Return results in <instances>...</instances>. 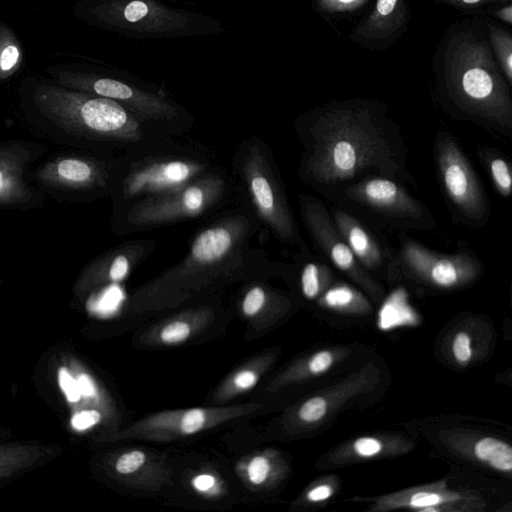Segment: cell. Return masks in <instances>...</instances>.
Wrapping results in <instances>:
<instances>
[{
	"instance_id": "cell-1",
	"label": "cell",
	"mask_w": 512,
	"mask_h": 512,
	"mask_svg": "<svg viewBox=\"0 0 512 512\" xmlns=\"http://www.w3.org/2000/svg\"><path fill=\"white\" fill-rule=\"evenodd\" d=\"M300 181L327 199L367 176L416 186L407 168L408 147L399 126L383 110L343 104L300 116Z\"/></svg>"
},
{
	"instance_id": "cell-2",
	"label": "cell",
	"mask_w": 512,
	"mask_h": 512,
	"mask_svg": "<svg viewBox=\"0 0 512 512\" xmlns=\"http://www.w3.org/2000/svg\"><path fill=\"white\" fill-rule=\"evenodd\" d=\"M203 220L185 256L133 291L129 311L158 312L228 285L282 277L284 262L251 246L260 226L246 205L238 201Z\"/></svg>"
},
{
	"instance_id": "cell-3",
	"label": "cell",
	"mask_w": 512,
	"mask_h": 512,
	"mask_svg": "<svg viewBox=\"0 0 512 512\" xmlns=\"http://www.w3.org/2000/svg\"><path fill=\"white\" fill-rule=\"evenodd\" d=\"M24 108L37 133L79 150L125 155L172 137L116 101L61 85L36 84Z\"/></svg>"
},
{
	"instance_id": "cell-4",
	"label": "cell",
	"mask_w": 512,
	"mask_h": 512,
	"mask_svg": "<svg viewBox=\"0 0 512 512\" xmlns=\"http://www.w3.org/2000/svg\"><path fill=\"white\" fill-rule=\"evenodd\" d=\"M222 166L208 146L170 137L122 156L110 199L111 213L127 206L176 191Z\"/></svg>"
},
{
	"instance_id": "cell-5",
	"label": "cell",
	"mask_w": 512,
	"mask_h": 512,
	"mask_svg": "<svg viewBox=\"0 0 512 512\" xmlns=\"http://www.w3.org/2000/svg\"><path fill=\"white\" fill-rule=\"evenodd\" d=\"M238 201L281 245L308 249L290 206L284 181L269 145L258 136L242 140L231 158Z\"/></svg>"
},
{
	"instance_id": "cell-6",
	"label": "cell",
	"mask_w": 512,
	"mask_h": 512,
	"mask_svg": "<svg viewBox=\"0 0 512 512\" xmlns=\"http://www.w3.org/2000/svg\"><path fill=\"white\" fill-rule=\"evenodd\" d=\"M236 202L238 196L231 173L220 166L176 191L111 213L109 226L115 235L126 236L203 219Z\"/></svg>"
},
{
	"instance_id": "cell-7",
	"label": "cell",
	"mask_w": 512,
	"mask_h": 512,
	"mask_svg": "<svg viewBox=\"0 0 512 512\" xmlns=\"http://www.w3.org/2000/svg\"><path fill=\"white\" fill-rule=\"evenodd\" d=\"M328 200L373 226L400 233L433 231L437 227L431 210L403 183L381 176L364 177Z\"/></svg>"
},
{
	"instance_id": "cell-8",
	"label": "cell",
	"mask_w": 512,
	"mask_h": 512,
	"mask_svg": "<svg viewBox=\"0 0 512 512\" xmlns=\"http://www.w3.org/2000/svg\"><path fill=\"white\" fill-rule=\"evenodd\" d=\"M123 155L79 150L53 155L31 167L27 178L58 202L109 198Z\"/></svg>"
},
{
	"instance_id": "cell-9",
	"label": "cell",
	"mask_w": 512,
	"mask_h": 512,
	"mask_svg": "<svg viewBox=\"0 0 512 512\" xmlns=\"http://www.w3.org/2000/svg\"><path fill=\"white\" fill-rule=\"evenodd\" d=\"M484 271L483 262L464 242L453 253H443L400 233L398 245H391L386 277L436 290H453L471 284Z\"/></svg>"
},
{
	"instance_id": "cell-10",
	"label": "cell",
	"mask_w": 512,
	"mask_h": 512,
	"mask_svg": "<svg viewBox=\"0 0 512 512\" xmlns=\"http://www.w3.org/2000/svg\"><path fill=\"white\" fill-rule=\"evenodd\" d=\"M436 176L446 206L455 223L481 229L490 220V201L456 137L439 130L434 140Z\"/></svg>"
},
{
	"instance_id": "cell-11",
	"label": "cell",
	"mask_w": 512,
	"mask_h": 512,
	"mask_svg": "<svg viewBox=\"0 0 512 512\" xmlns=\"http://www.w3.org/2000/svg\"><path fill=\"white\" fill-rule=\"evenodd\" d=\"M57 81L63 87L116 101L168 136H184L194 123L184 108L162 92L143 89L119 79L75 72L58 73Z\"/></svg>"
},
{
	"instance_id": "cell-12",
	"label": "cell",
	"mask_w": 512,
	"mask_h": 512,
	"mask_svg": "<svg viewBox=\"0 0 512 512\" xmlns=\"http://www.w3.org/2000/svg\"><path fill=\"white\" fill-rule=\"evenodd\" d=\"M262 408L264 405L261 403H242L164 410L145 416L127 428L114 432L107 439L172 441L250 416Z\"/></svg>"
},
{
	"instance_id": "cell-13",
	"label": "cell",
	"mask_w": 512,
	"mask_h": 512,
	"mask_svg": "<svg viewBox=\"0 0 512 512\" xmlns=\"http://www.w3.org/2000/svg\"><path fill=\"white\" fill-rule=\"evenodd\" d=\"M301 221L318 255L360 286L373 299H380L383 290L374 277L358 262L338 231L329 209L315 196L299 194Z\"/></svg>"
},
{
	"instance_id": "cell-14",
	"label": "cell",
	"mask_w": 512,
	"mask_h": 512,
	"mask_svg": "<svg viewBox=\"0 0 512 512\" xmlns=\"http://www.w3.org/2000/svg\"><path fill=\"white\" fill-rule=\"evenodd\" d=\"M47 152L26 139L0 141V209L32 210L43 206L45 194L27 178L29 169Z\"/></svg>"
},
{
	"instance_id": "cell-15",
	"label": "cell",
	"mask_w": 512,
	"mask_h": 512,
	"mask_svg": "<svg viewBox=\"0 0 512 512\" xmlns=\"http://www.w3.org/2000/svg\"><path fill=\"white\" fill-rule=\"evenodd\" d=\"M93 13L111 25L148 33L179 30L188 22L185 15L154 0H110Z\"/></svg>"
},
{
	"instance_id": "cell-16",
	"label": "cell",
	"mask_w": 512,
	"mask_h": 512,
	"mask_svg": "<svg viewBox=\"0 0 512 512\" xmlns=\"http://www.w3.org/2000/svg\"><path fill=\"white\" fill-rule=\"evenodd\" d=\"M153 239H135L120 243L92 259L82 270L77 289L90 291L129 277L155 250Z\"/></svg>"
},
{
	"instance_id": "cell-17",
	"label": "cell",
	"mask_w": 512,
	"mask_h": 512,
	"mask_svg": "<svg viewBox=\"0 0 512 512\" xmlns=\"http://www.w3.org/2000/svg\"><path fill=\"white\" fill-rule=\"evenodd\" d=\"M330 215L352 253L362 267L372 274L387 275L391 245L374 228L354 214L332 205Z\"/></svg>"
},
{
	"instance_id": "cell-18",
	"label": "cell",
	"mask_w": 512,
	"mask_h": 512,
	"mask_svg": "<svg viewBox=\"0 0 512 512\" xmlns=\"http://www.w3.org/2000/svg\"><path fill=\"white\" fill-rule=\"evenodd\" d=\"M111 466L119 480L137 489L156 491L172 484V470L164 458L145 449L123 450Z\"/></svg>"
},
{
	"instance_id": "cell-19",
	"label": "cell",
	"mask_w": 512,
	"mask_h": 512,
	"mask_svg": "<svg viewBox=\"0 0 512 512\" xmlns=\"http://www.w3.org/2000/svg\"><path fill=\"white\" fill-rule=\"evenodd\" d=\"M216 317L212 303L186 308L143 332L140 342L149 346H175L203 332Z\"/></svg>"
},
{
	"instance_id": "cell-20",
	"label": "cell",
	"mask_w": 512,
	"mask_h": 512,
	"mask_svg": "<svg viewBox=\"0 0 512 512\" xmlns=\"http://www.w3.org/2000/svg\"><path fill=\"white\" fill-rule=\"evenodd\" d=\"M266 280L252 279L242 283L238 307L243 317L254 324L274 320L292 304L287 293L275 289Z\"/></svg>"
},
{
	"instance_id": "cell-21",
	"label": "cell",
	"mask_w": 512,
	"mask_h": 512,
	"mask_svg": "<svg viewBox=\"0 0 512 512\" xmlns=\"http://www.w3.org/2000/svg\"><path fill=\"white\" fill-rule=\"evenodd\" d=\"M235 471L246 487L254 491L272 488L284 475V462L274 449L258 450L242 457Z\"/></svg>"
},
{
	"instance_id": "cell-22",
	"label": "cell",
	"mask_w": 512,
	"mask_h": 512,
	"mask_svg": "<svg viewBox=\"0 0 512 512\" xmlns=\"http://www.w3.org/2000/svg\"><path fill=\"white\" fill-rule=\"evenodd\" d=\"M275 358L276 352L268 351L232 371L214 389L211 402L224 405L251 391L269 370Z\"/></svg>"
},
{
	"instance_id": "cell-23",
	"label": "cell",
	"mask_w": 512,
	"mask_h": 512,
	"mask_svg": "<svg viewBox=\"0 0 512 512\" xmlns=\"http://www.w3.org/2000/svg\"><path fill=\"white\" fill-rule=\"evenodd\" d=\"M461 495L448 490L443 483L411 489L383 497V508L408 507L420 511H439L440 505L455 503Z\"/></svg>"
},
{
	"instance_id": "cell-24",
	"label": "cell",
	"mask_w": 512,
	"mask_h": 512,
	"mask_svg": "<svg viewBox=\"0 0 512 512\" xmlns=\"http://www.w3.org/2000/svg\"><path fill=\"white\" fill-rule=\"evenodd\" d=\"M334 354L328 350L314 353L308 359L298 362L272 379L267 386L268 392H276L281 388L317 376L328 371L334 363Z\"/></svg>"
},
{
	"instance_id": "cell-25",
	"label": "cell",
	"mask_w": 512,
	"mask_h": 512,
	"mask_svg": "<svg viewBox=\"0 0 512 512\" xmlns=\"http://www.w3.org/2000/svg\"><path fill=\"white\" fill-rule=\"evenodd\" d=\"M315 301L321 307L337 312H356L369 308V303L364 296L351 285L336 278V275Z\"/></svg>"
},
{
	"instance_id": "cell-26",
	"label": "cell",
	"mask_w": 512,
	"mask_h": 512,
	"mask_svg": "<svg viewBox=\"0 0 512 512\" xmlns=\"http://www.w3.org/2000/svg\"><path fill=\"white\" fill-rule=\"evenodd\" d=\"M477 155L489 172L495 190L503 198H509L512 193V171L507 159L489 147H479Z\"/></svg>"
},
{
	"instance_id": "cell-27",
	"label": "cell",
	"mask_w": 512,
	"mask_h": 512,
	"mask_svg": "<svg viewBox=\"0 0 512 512\" xmlns=\"http://www.w3.org/2000/svg\"><path fill=\"white\" fill-rule=\"evenodd\" d=\"M475 456L495 470L510 472L512 470V448L506 442L484 437L474 445Z\"/></svg>"
},
{
	"instance_id": "cell-28",
	"label": "cell",
	"mask_w": 512,
	"mask_h": 512,
	"mask_svg": "<svg viewBox=\"0 0 512 512\" xmlns=\"http://www.w3.org/2000/svg\"><path fill=\"white\" fill-rule=\"evenodd\" d=\"M23 62L22 48L13 32L0 26V80L12 76Z\"/></svg>"
},
{
	"instance_id": "cell-29",
	"label": "cell",
	"mask_w": 512,
	"mask_h": 512,
	"mask_svg": "<svg viewBox=\"0 0 512 512\" xmlns=\"http://www.w3.org/2000/svg\"><path fill=\"white\" fill-rule=\"evenodd\" d=\"M417 314L407 305L385 302L378 313L377 326L382 331H389L403 326L417 325Z\"/></svg>"
},
{
	"instance_id": "cell-30",
	"label": "cell",
	"mask_w": 512,
	"mask_h": 512,
	"mask_svg": "<svg viewBox=\"0 0 512 512\" xmlns=\"http://www.w3.org/2000/svg\"><path fill=\"white\" fill-rule=\"evenodd\" d=\"M328 401L322 396H313L303 402L296 411V418L303 424H314L323 419L328 411Z\"/></svg>"
},
{
	"instance_id": "cell-31",
	"label": "cell",
	"mask_w": 512,
	"mask_h": 512,
	"mask_svg": "<svg viewBox=\"0 0 512 512\" xmlns=\"http://www.w3.org/2000/svg\"><path fill=\"white\" fill-rule=\"evenodd\" d=\"M192 487L205 497H218L221 495L223 485L220 479L211 472L196 474L191 480Z\"/></svg>"
},
{
	"instance_id": "cell-32",
	"label": "cell",
	"mask_w": 512,
	"mask_h": 512,
	"mask_svg": "<svg viewBox=\"0 0 512 512\" xmlns=\"http://www.w3.org/2000/svg\"><path fill=\"white\" fill-rule=\"evenodd\" d=\"M452 352L456 361L466 365L472 358L471 338L465 332H458L452 343Z\"/></svg>"
},
{
	"instance_id": "cell-33",
	"label": "cell",
	"mask_w": 512,
	"mask_h": 512,
	"mask_svg": "<svg viewBox=\"0 0 512 512\" xmlns=\"http://www.w3.org/2000/svg\"><path fill=\"white\" fill-rule=\"evenodd\" d=\"M58 382L69 402H77L81 398L77 380L65 368L59 370Z\"/></svg>"
},
{
	"instance_id": "cell-34",
	"label": "cell",
	"mask_w": 512,
	"mask_h": 512,
	"mask_svg": "<svg viewBox=\"0 0 512 512\" xmlns=\"http://www.w3.org/2000/svg\"><path fill=\"white\" fill-rule=\"evenodd\" d=\"M353 449L361 457H372L381 452L382 443L374 437H361L354 442Z\"/></svg>"
},
{
	"instance_id": "cell-35",
	"label": "cell",
	"mask_w": 512,
	"mask_h": 512,
	"mask_svg": "<svg viewBox=\"0 0 512 512\" xmlns=\"http://www.w3.org/2000/svg\"><path fill=\"white\" fill-rule=\"evenodd\" d=\"M101 417V413L98 410H83L72 417L71 424L74 429L82 431L99 423Z\"/></svg>"
},
{
	"instance_id": "cell-36",
	"label": "cell",
	"mask_w": 512,
	"mask_h": 512,
	"mask_svg": "<svg viewBox=\"0 0 512 512\" xmlns=\"http://www.w3.org/2000/svg\"><path fill=\"white\" fill-rule=\"evenodd\" d=\"M76 380L81 397L92 399L98 396L96 384L88 374H79Z\"/></svg>"
},
{
	"instance_id": "cell-37",
	"label": "cell",
	"mask_w": 512,
	"mask_h": 512,
	"mask_svg": "<svg viewBox=\"0 0 512 512\" xmlns=\"http://www.w3.org/2000/svg\"><path fill=\"white\" fill-rule=\"evenodd\" d=\"M333 489L327 484H321L310 489L306 494L309 502L317 503L327 500L331 497Z\"/></svg>"
},
{
	"instance_id": "cell-38",
	"label": "cell",
	"mask_w": 512,
	"mask_h": 512,
	"mask_svg": "<svg viewBox=\"0 0 512 512\" xmlns=\"http://www.w3.org/2000/svg\"><path fill=\"white\" fill-rule=\"evenodd\" d=\"M396 0H378L377 10L382 15H388L394 9Z\"/></svg>"
},
{
	"instance_id": "cell-39",
	"label": "cell",
	"mask_w": 512,
	"mask_h": 512,
	"mask_svg": "<svg viewBox=\"0 0 512 512\" xmlns=\"http://www.w3.org/2000/svg\"><path fill=\"white\" fill-rule=\"evenodd\" d=\"M463 1L466 3H475V2H478L479 0H463Z\"/></svg>"
},
{
	"instance_id": "cell-40",
	"label": "cell",
	"mask_w": 512,
	"mask_h": 512,
	"mask_svg": "<svg viewBox=\"0 0 512 512\" xmlns=\"http://www.w3.org/2000/svg\"><path fill=\"white\" fill-rule=\"evenodd\" d=\"M342 2H349V1H352V0H340Z\"/></svg>"
}]
</instances>
